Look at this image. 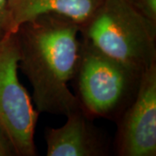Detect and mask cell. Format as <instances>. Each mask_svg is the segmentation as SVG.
<instances>
[{
  "label": "cell",
  "instance_id": "obj_1",
  "mask_svg": "<svg viewBox=\"0 0 156 156\" xmlns=\"http://www.w3.org/2000/svg\"><path fill=\"white\" fill-rule=\"evenodd\" d=\"M15 33L20 54L18 69L30 82L37 111L66 116L80 108L77 97L68 86L80 56L77 23L63 16L45 14L22 24Z\"/></svg>",
  "mask_w": 156,
  "mask_h": 156
},
{
  "label": "cell",
  "instance_id": "obj_2",
  "mask_svg": "<svg viewBox=\"0 0 156 156\" xmlns=\"http://www.w3.org/2000/svg\"><path fill=\"white\" fill-rule=\"evenodd\" d=\"M82 39L115 61L140 73L156 63V23L127 0H102L80 26Z\"/></svg>",
  "mask_w": 156,
  "mask_h": 156
},
{
  "label": "cell",
  "instance_id": "obj_3",
  "mask_svg": "<svg viewBox=\"0 0 156 156\" xmlns=\"http://www.w3.org/2000/svg\"><path fill=\"white\" fill-rule=\"evenodd\" d=\"M142 74L105 56L81 39L74 76L76 96L83 110L92 119L117 122L137 94Z\"/></svg>",
  "mask_w": 156,
  "mask_h": 156
},
{
  "label": "cell",
  "instance_id": "obj_4",
  "mask_svg": "<svg viewBox=\"0 0 156 156\" xmlns=\"http://www.w3.org/2000/svg\"><path fill=\"white\" fill-rule=\"evenodd\" d=\"M17 34L0 40V125L10 137L17 156H36L35 131L39 113L18 78Z\"/></svg>",
  "mask_w": 156,
  "mask_h": 156
},
{
  "label": "cell",
  "instance_id": "obj_5",
  "mask_svg": "<svg viewBox=\"0 0 156 156\" xmlns=\"http://www.w3.org/2000/svg\"><path fill=\"white\" fill-rule=\"evenodd\" d=\"M117 122V155H156V63L142 74L137 94Z\"/></svg>",
  "mask_w": 156,
  "mask_h": 156
},
{
  "label": "cell",
  "instance_id": "obj_6",
  "mask_svg": "<svg viewBox=\"0 0 156 156\" xmlns=\"http://www.w3.org/2000/svg\"><path fill=\"white\" fill-rule=\"evenodd\" d=\"M59 128L45 130L47 156H106L109 146L106 137L82 108L68 114Z\"/></svg>",
  "mask_w": 156,
  "mask_h": 156
},
{
  "label": "cell",
  "instance_id": "obj_7",
  "mask_svg": "<svg viewBox=\"0 0 156 156\" xmlns=\"http://www.w3.org/2000/svg\"><path fill=\"white\" fill-rule=\"evenodd\" d=\"M102 0H8L10 32L15 33L25 23L45 14H56L83 25Z\"/></svg>",
  "mask_w": 156,
  "mask_h": 156
},
{
  "label": "cell",
  "instance_id": "obj_8",
  "mask_svg": "<svg viewBox=\"0 0 156 156\" xmlns=\"http://www.w3.org/2000/svg\"><path fill=\"white\" fill-rule=\"evenodd\" d=\"M134 10L153 22L156 23V0H127Z\"/></svg>",
  "mask_w": 156,
  "mask_h": 156
},
{
  "label": "cell",
  "instance_id": "obj_9",
  "mask_svg": "<svg viewBox=\"0 0 156 156\" xmlns=\"http://www.w3.org/2000/svg\"><path fill=\"white\" fill-rule=\"evenodd\" d=\"M7 1L8 0H0V40L11 33Z\"/></svg>",
  "mask_w": 156,
  "mask_h": 156
},
{
  "label": "cell",
  "instance_id": "obj_10",
  "mask_svg": "<svg viewBox=\"0 0 156 156\" xmlns=\"http://www.w3.org/2000/svg\"><path fill=\"white\" fill-rule=\"evenodd\" d=\"M0 156H17L10 137L0 125Z\"/></svg>",
  "mask_w": 156,
  "mask_h": 156
}]
</instances>
